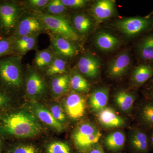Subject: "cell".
Masks as SVG:
<instances>
[{
    "mask_svg": "<svg viewBox=\"0 0 153 153\" xmlns=\"http://www.w3.org/2000/svg\"><path fill=\"white\" fill-rule=\"evenodd\" d=\"M67 7L61 2L60 0L50 1L49 4L44 9L47 14L52 16H62L66 12Z\"/></svg>",
    "mask_w": 153,
    "mask_h": 153,
    "instance_id": "29",
    "label": "cell"
},
{
    "mask_svg": "<svg viewBox=\"0 0 153 153\" xmlns=\"http://www.w3.org/2000/svg\"><path fill=\"white\" fill-rule=\"evenodd\" d=\"M70 77L67 74L57 75L52 79L51 87L52 92L56 95L66 93L70 87Z\"/></svg>",
    "mask_w": 153,
    "mask_h": 153,
    "instance_id": "23",
    "label": "cell"
},
{
    "mask_svg": "<svg viewBox=\"0 0 153 153\" xmlns=\"http://www.w3.org/2000/svg\"><path fill=\"white\" fill-rule=\"evenodd\" d=\"M73 24L75 31L79 34L85 35L90 31L92 26L91 19L84 14H77L74 16Z\"/></svg>",
    "mask_w": 153,
    "mask_h": 153,
    "instance_id": "24",
    "label": "cell"
},
{
    "mask_svg": "<svg viewBox=\"0 0 153 153\" xmlns=\"http://www.w3.org/2000/svg\"><path fill=\"white\" fill-rule=\"evenodd\" d=\"M0 83L10 89H16L22 84L21 58L10 55L0 58Z\"/></svg>",
    "mask_w": 153,
    "mask_h": 153,
    "instance_id": "2",
    "label": "cell"
},
{
    "mask_svg": "<svg viewBox=\"0 0 153 153\" xmlns=\"http://www.w3.org/2000/svg\"><path fill=\"white\" fill-rule=\"evenodd\" d=\"M10 97L4 91V89L0 88V109L5 107L10 102Z\"/></svg>",
    "mask_w": 153,
    "mask_h": 153,
    "instance_id": "37",
    "label": "cell"
},
{
    "mask_svg": "<svg viewBox=\"0 0 153 153\" xmlns=\"http://www.w3.org/2000/svg\"><path fill=\"white\" fill-rule=\"evenodd\" d=\"M95 46L104 52H110L117 48L121 44L119 38L111 33L105 32H100L94 38Z\"/></svg>",
    "mask_w": 153,
    "mask_h": 153,
    "instance_id": "15",
    "label": "cell"
},
{
    "mask_svg": "<svg viewBox=\"0 0 153 153\" xmlns=\"http://www.w3.org/2000/svg\"><path fill=\"white\" fill-rule=\"evenodd\" d=\"M1 116H0V120H1Z\"/></svg>",
    "mask_w": 153,
    "mask_h": 153,
    "instance_id": "42",
    "label": "cell"
},
{
    "mask_svg": "<svg viewBox=\"0 0 153 153\" xmlns=\"http://www.w3.org/2000/svg\"><path fill=\"white\" fill-rule=\"evenodd\" d=\"M0 36H1V32H0Z\"/></svg>",
    "mask_w": 153,
    "mask_h": 153,
    "instance_id": "43",
    "label": "cell"
},
{
    "mask_svg": "<svg viewBox=\"0 0 153 153\" xmlns=\"http://www.w3.org/2000/svg\"><path fill=\"white\" fill-rule=\"evenodd\" d=\"M130 56L126 52H122L110 61L107 67V73L112 78L123 76L128 70L131 64Z\"/></svg>",
    "mask_w": 153,
    "mask_h": 153,
    "instance_id": "10",
    "label": "cell"
},
{
    "mask_svg": "<svg viewBox=\"0 0 153 153\" xmlns=\"http://www.w3.org/2000/svg\"><path fill=\"white\" fill-rule=\"evenodd\" d=\"M64 109L68 117L73 120L82 118L86 110V101L82 96L76 92L70 93L63 103Z\"/></svg>",
    "mask_w": 153,
    "mask_h": 153,
    "instance_id": "8",
    "label": "cell"
},
{
    "mask_svg": "<svg viewBox=\"0 0 153 153\" xmlns=\"http://www.w3.org/2000/svg\"><path fill=\"white\" fill-rule=\"evenodd\" d=\"M151 144H152L153 147V132L152 133V136H151Z\"/></svg>",
    "mask_w": 153,
    "mask_h": 153,
    "instance_id": "40",
    "label": "cell"
},
{
    "mask_svg": "<svg viewBox=\"0 0 153 153\" xmlns=\"http://www.w3.org/2000/svg\"><path fill=\"white\" fill-rule=\"evenodd\" d=\"M3 146L2 141L0 139V152H1Z\"/></svg>",
    "mask_w": 153,
    "mask_h": 153,
    "instance_id": "39",
    "label": "cell"
},
{
    "mask_svg": "<svg viewBox=\"0 0 153 153\" xmlns=\"http://www.w3.org/2000/svg\"><path fill=\"white\" fill-rule=\"evenodd\" d=\"M66 72V62L63 57L54 56L52 63L47 68L46 74L49 76L63 74Z\"/></svg>",
    "mask_w": 153,
    "mask_h": 153,
    "instance_id": "26",
    "label": "cell"
},
{
    "mask_svg": "<svg viewBox=\"0 0 153 153\" xmlns=\"http://www.w3.org/2000/svg\"><path fill=\"white\" fill-rule=\"evenodd\" d=\"M109 90L107 87L98 88L90 96L89 103L93 112L98 113L106 107L109 97Z\"/></svg>",
    "mask_w": 153,
    "mask_h": 153,
    "instance_id": "16",
    "label": "cell"
},
{
    "mask_svg": "<svg viewBox=\"0 0 153 153\" xmlns=\"http://www.w3.org/2000/svg\"><path fill=\"white\" fill-rule=\"evenodd\" d=\"M153 75V66L150 64H140L135 67L132 72L131 80L134 85L140 86Z\"/></svg>",
    "mask_w": 153,
    "mask_h": 153,
    "instance_id": "19",
    "label": "cell"
},
{
    "mask_svg": "<svg viewBox=\"0 0 153 153\" xmlns=\"http://www.w3.org/2000/svg\"><path fill=\"white\" fill-rule=\"evenodd\" d=\"M43 29V25L36 15H21L13 36H11L16 39L22 36L37 35Z\"/></svg>",
    "mask_w": 153,
    "mask_h": 153,
    "instance_id": "6",
    "label": "cell"
},
{
    "mask_svg": "<svg viewBox=\"0 0 153 153\" xmlns=\"http://www.w3.org/2000/svg\"><path fill=\"white\" fill-rule=\"evenodd\" d=\"M49 1V0H29L26 2V4L30 9L40 10H44Z\"/></svg>",
    "mask_w": 153,
    "mask_h": 153,
    "instance_id": "35",
    "label": "cell"
},
{
    "mask_svg": "<svg viewBox=\"0 0 153 153\" xmlns=\"http://www.w3.org/2000/svg\"><path fill=\"white\" fill-rule=\"evenodd\" d=\"M21 9L13 1L0 2V32L13 33L21 16Z\"/></svg>",
    "mask_w": 153,
    "mask_h": 153,
    "instance_id": "5",
    "label": "cell"
},
{
    "mask_svg": "<svg viewBox=\"0 0 153 153\" xmlns=\"http://www.w3.org/2000/svg\"><path fill=\"white\" fill-rule=\"evenodd\" d=\"M97 119L100 123L105 128L120 127L126 123L123 118L118 115L113 108L109 107H106L98 112Z\"/></svg>",
    "mask_w": 153,
    "mask_h": 153,
    "instance_id": "13",
    "label": "cell"
},
{
    "mask_svg": "<svg viewBox=\"0 0 153 153\" xmlns=\"http://www.w3.org/2000/svg\"><path fill=\"white\" fill-rule=\"evenodd\" d=\"M86 153H105L100 145L97 143L91 148Z\"/></svg>",
    "mask_w": 153,
    "mask_h": 153,
    "instance_id": "38",
    "label": "cell"
},
{
    "mask_svg": "<svg viewBox=\"0 0 153 153\" xmlns=\"http://www.w3.org/2000/svg\"><path fill=\"white\" fill-rule=\"evenodd\" d=\"M136 97L132 94L124 90L117 91L115 94L116 105L123 112L127 113L131 110Z\"/></svg>",
    "mask_w": 153,
    "mask_h": 153,
    "instance_id": "21",
    "label": "cell"
},
{
    "mask_svg": "<svg viewBox=\"0 0 153 153\" xmlns=\"http://www.w3.org/2000/svg\"><path fill=\"white\" fill-rule=\"evenodd\" d=\"M27 93L31 97H38L45 91L46 85L44 79L40 74L32 71L28 75L26 82Z\"/></svg>",
    "mask_w": 153,
    "mask_h": 153,
    "instance_id": "14",
    "label": "cell"
},
{
    "mask_svg": "<svg viewBox=\"0 0 153 153\" xmlns=\"http://www.w3.org/2000/svg\"><path fill=\"white\" fill-rule=\"evenodd\" d=\"M54 57V54L49 49L38 51L34 59V64L39 69L47 68L52 63Z\"/></svg>",
    "mask_w": 153,
    "mask_h": 153,
    "instance_id": "27",
    "label": "cell"
},
{
    "mask_svg": "<svg viewBox=\"0 0 153 153\" xmlns=\"http://www.w3.org/2000/svg\"><path fill=\"white\" fill-rule=\"evenodd\" d=\"M101 136V133L94 124L85 123L75 129L72 138L76 149L80 152L85 153L98 143Z\"/></svg>",
    "mask_w": 153,
    "mask_h": 153,
    "instance_id": "4",
    "label": "cell"
},
{
    "mask_svg": "<svg viewBox=\"0 0 153 153\" xmlns=\"http://www.w3.org/2000/svg\"><path fill=\"white\" fill-rule=\"evenodd\" d=\"M66 7L79 9L84 7L87 5L88 1L86 0H60Z\"/></svg>",
    "mask_w": 153,
    "mask_h": 153,
    "instance_id": "36",
    "label": "cell"
},
{
    "mask_svg": "<svg viewBox=\"0 0 153 153\" xmlns=\"http://www.w3.org/2000/svg\"><path fill=\"white\" fill-rule=\"evenodd\" d=\"M33 108L35 114L42 122L57 131L63 130L64 127L63 124L55 119L51 111L37 103L33 104Z\"/></svg>",
    "mask_w": 153,
    "mask_h": 153,
    "instance_id": "17",
    "label": "cell"
},
{
    "mask_svg": "<svg viewBox=\"0 0 153 153\" xmlns=\"http://www.w3.org/2000/svg\"><path fill=\"white\" fill-rule=\"evenodd\" d=\"M49 36L52 49L57 55L63 58H70L78 54L77 48L71 44L70 40L52 33H49Z\"/></svg>",
    "mask_w": 153,
    "mask_h": 153,
    "instance_id": "9",
    "label": "cell"
},
{
    "mask_svg": "<svg viewBox=\"0 0 153 153\" xmlns=\"http://www.w3.org/2000/svg\"><path fill=\"white\" fill-rule=\"evenodd\" d=\"M130 143L131 147L137 153H146L149 149L147 136L140 130L131 131L130 135Z\"/></svg>",
    "mask_w": 153,
    "mask_h": 153,
    "instance_id": "20",
    "label": "cell"
},
{
    "mask_svg": "<svg viewBox=\"0 0 153 153\" xmlns=\"http://www.w3.org/2000/svg\"><path fill=\"white\" fill-rule=\"evenodd\" d=\"M51 112L55 119L60 123H63L66 120V116L63 108L59 105L52 107Z\"/></svg>",
    "mask_w": 153,
    "mask_h": 153,
    "instance_id": "34",
    "label": "cell"
},
{
    "mask_svg": "<svg viewBox=\"0 0 153 153\" xmlns=\"http://www.w3.org/2000/svg\"><path fill=\"white\" fill-rule=\"evenodd\" d=\"M152 97H153V91H152Z\"/></svg>",
    "mask_w": 153,
    "mask_h": 153,
    "instance_id": "41",
    "label": "cell"
},
{
    "mask_svg": "<svg viewBox=\"0 0 153 153\" xmlns=\"http://www.w3.org/2000/svg\"><path fill=\"white\" fill-rule=\"evenodd\" d=\"M46 152L47 153H72L69 145L61 141L50 143L46 148Z\"/></svg>",
    "mask_w": 153,
    "mask_h": 153,
    "instance_id": "30",
    "label": "cell"
},
{
    "mask_svg": "<svg viewBox=\"0 0 153 153\" xmlns=\"http://www.w3.org/2000/svg\"><path fill=\"white\" fill-rule=\"evenodd\" d=\"M126 142L125 135L123 132L117 131L108 134L105 137L103 143L108 150L112 152L121 151Z\"/></svg>",
    "mask_w": 153,
    "mask_h": 153,
    "instance_id": "18",
    "label": "cell"
},
{
    "mask_svg": "<svg viewBox=\"0 0 153 153\" xmlns=\"http://www.w3.org/2000/svg\"><path fill=\"white\" fill-rule=\"evenodd\" d=\"M101 64L98 58L90 54L79 58L77 67L79 72L90 78H96L100 74Z\"/></svg>",
    "mask_w": 153,
    "mask_h": 153,
    "instance_id": "11",
    "label": "cell"
},
{
    "mask_svg": "<svg viewBox=\"0 0 153 153\" xmlns=\"http://www.w3.org/2000/svg\"><path fill=\"white\" fill-rule=\"evenodd\" d=\"M140 115L145 123L153 126V104L148 103L144 105L141 110Z\"/></svg>",
    "mask_w": 153,
    "mask_h": 153,
    "instance_id": "32",
    "label": "cell"
},
{
    "mask_svg": "<svg viewBox=\"0 0 153 153\" xmlns=\"http://www.w3.org/2000/svg\"><path fill=\"white\" fill-rule=\"evenodd\" d=\"M151 23L150 20L147 18L132 17L117 21L115 26L117 29L125 35L134 36L148 30Z\"/></svg>",
    "mask_w": 153,
    "mask_h": 153,
    "instance_id": "7",
    "label": "cell"
},
{
    "mask_svg": "<svg viewBox=\"0 0 153 153\" xmlns=\"http://www.w3.org/2000/svg\"><path fill=\"white\" fill-rule=\"evenodd\" d=\"M39 34L29 36L22 46L15 49L20 54H24L32 50L36 47L37 37Z\"/></svg>",
    "mask_w": 153,
    "mask_h": 153,
    "instance_id": "31",
    "label": "cell"
},
{
    "mask_svg": "<svg viewBox=\"0 0 153 153\" xmlns=\"http://www.w3.org/2000/svg\"><path fill=\"white\" fill-rule=\"evenodd\" d=\"M44 28L51 33L63 36L72 41H78L79 36L75 29L63 16H52L45 13L37 14Z\"/></svg>",
    "mask_w": 153,
    "mask_h": 153,
    "instance_id": "3",
    "label": "cell"
},
{
    "mask_svg": "<svg viewBox=\"0 0 153 153\" xmlns=\"http://www.w3.org/2000/svg\"><path fill=\"white\" fill-rule=\"evenodd\" d=\"M41 130V126L36 117L25 111L7 115L0 123V133L17 137H35Z\"/></svg>",
    "mask_w": 153,
    "mask_h": 153,
    "instance_id": "1",
    "label": "cell"
},
{
    "mask_svg": "<svg viewBox=\"0 0 153 153\" xmlns=\"http://www.w3.org/2000/svg\"><path fill=\"white\" fill-rule=\"evenodd\" d=\"M70 86L76 93H86L90 85L87 80L77 72H74L70 77Z\"/></svg>",
    "mask_w": 153,
    "mask_h": 153,
    "instance_id": "25",
    "label": "cell"
},
{
    "mask_svg": "<svg viewBox=\"0 0 153 153\" xmlns=\"http://www.w3.org/2000/svg\"><path fill=\"white\" fill-rule=\"evenodd\" d=\"M15 52L14 38L0 36V58L11 55Z\"/></svg>",
    "mask_w": 153,
    "mask_h": 153,
    "instance_id": "28",
    "label": "cell"
},
{
    "mask_svg": "<svg viewBox=\"0 0 153 153\" xmlns=\"http://www.w3.org/2000/svg\"><path fill=\"white\" fill-rule=\"evenodd\" d=\"M140 57L146 62L153 61V35L145 37L138 46Z\"/></svg>",
    "mask_w": 153,
    "mask_h": 153,
    "instance_id": "22",
    "label": "cell"
},
{
    "mask_svg": "<svg viewBox=\"0 0 153 153\" xmlns=\"http://www.w3.org/2000/svg\"><path fill=\"white\" fill-rule=\"evenodd\" d=\"M8 153H40L38 148L34 145H20L9 150Z\"/></svg>",
    "mask_w": 153,
    "mask_h": 153,
    "instance_id": "33",
    "label": "cell"
},
{
    "mask_svg": "<svg viewBox=\"0 0 153 153\" xmlns=\"http://www.w3.org/2000/svg\"><path fill=\"white\" fill-rule=\"evenodd\" d=\"M115 5V1L112 0L96 1L91 7L92 16L97 23L105 21L114 15Z\"/></svg>",
    "mask_w": 153,
    "mask_h": 153,
    "instance_id": "12",
    "label": "cell"
}]
</instances>
